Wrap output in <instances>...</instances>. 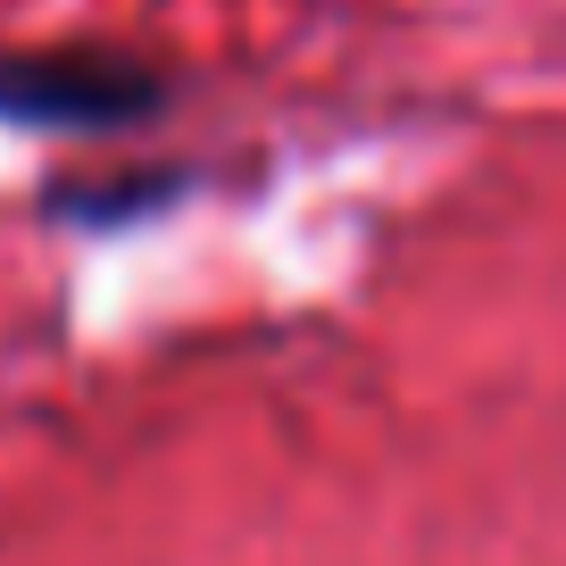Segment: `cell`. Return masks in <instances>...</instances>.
Instances as JSON below:
<instances>
[{
  "label": "cell",
  "mask_w": 566,
  "mask_h": 566,
  "mask_svg": "<svg viewBox=\"0 0 566 566\" xmlns=\"http://www.w3.org/2000/svg\"><path fill=\"white\" fill-rule=\"evenodd\" d=\"M159 101V84L125 59L101 51H42V59H0V117L9 125H134Z\"/></svg>",
  "instance_id": "6da1fadb"
}]
</instances>
